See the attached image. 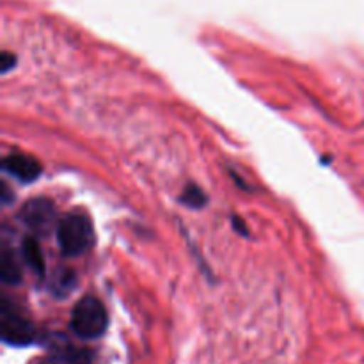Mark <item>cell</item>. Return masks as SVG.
<instances>
[{
  "label": "cell",
  "mask_w": 364,
  "mask_h": 364,
  "mask_svg": "<svg viewBox=\"0 0 364 364\" xmlns=\"http://www.w3.org/2000/svg\"><path fill=\"white\" fill-rule=\"evenodd\" d=\"M0 334L4 343L11 347H27L36 340V327L14 304L4 299L0 306Z\"/></svg>",
  "instance_id": "3957f363"
},
{
  "label": "cell",
  "mask_w": 364,
  "mask_h": 364,
  "mask_svg": "<svg viewBox=\"0 0 364 364\" xmlns=\"http://www.w3.org/2000/svg\"><path fill=\"white\" fill-rule=\"evenodd\" d=\"M181 201L185 203L187 206H191V208H203V206L206 205V194L201 191L199 187H196V185H188L187 188H185L183 196H181Z\"/></svg>",
  "instance_id": "30bf717a"
},
{
  "label": "cell",
  "mask_w": 364,
  "mask_h": 364,
  "mask_svg": "<svg viewBox=\"0 0 364 364\" xmlns=\"http://www.w3.org/2000/svg\"><path fill=\"white\" fill-rule=\"evenodd\" d=\"M20 219L28 230L38 235L50 233L53 228L57 230L59 226L55 205L46 198H36L25 203L23 208L20 210Z\"/></svg>",
  "instance_id": "277c9868"
},
{
  "label": "cell",
  "mask_w": 364,
  "mask_h": 364,
  "mask_svg": "<svg viewBox=\"0 0 364 364\" xmlns=\"http://www.w3.org/2000/svg\"><path fill=\"white\" fill-rule=\"evenodd\" d=\"M0 279L6 284H18L21 281L20 263L14 258L13 251H4L0 258Z\"/></svg>",
  "instance_id": "ba28073f"
},
{
  "label": "cell",
  "mask_w": 364,
  "mask_h": 364,
  "mask_svg": "<svg viewBox=\"0 0 364 364\" xmlns=\"http://www.w3.org/2000/svg\"><path fill=\"white\" fill-rule=\"evenodd\" d=\"M21 258L36 276H43V272H45V258H43V251L34 237L25 238L23 244H21Z\"/></svg>",
  "instance_id": "52a82bcc"
},
{
  "label": "cell",
  "mask_w": 364,
  "mask_h": 364,
  "mask_svg": "<svg viewBox=\"0 0 364 364\" xmlns=\"http://www.w3.org/2000/svg\"><path fill=\"white\" fill-rule=\"evenodd\" d=\"M41 364H91V352L73 345H55Z\"/></svg>",
  "instance_id": "8992f818"
},
{
  "label": "cell",
  "mask_w": 364,
  "mask_h": 364,
  "mask_svg": "<svg viewBox=\"0 0 364 364\" xmlns=\"http://www.w3.org/2000/svg\"><path fill=\"white\" fill-rule=\"evenodd\" d=\"M4 169L16 180L28 183L41 176V164L31 155L25 153H11L9 156L4 159Z\"/></svg>",
  "instance_id": "5b68a950"
},
{
  "label": "cell",
  "mask_w": 364,
  "mask_h": 364,
  "mask_svg": "<svg viewBox=\"0 0 364 364\" xmlns=\"http://www.w3.org/2000/svg\"><path fill=\"white\" fill-rule=\"evenodd\" d=\"M57 242L66 256L85 255L95 244V230L84 213H68L57 226Z\"/></svg>",
  "instance_id": "6da1fadb"
},
{
  "label": "cell",
  "mask_w": 364,
  "mask_h": 364,
  "mask_svg": "<svg viewBox=\"0 0 364 364\" xmlns=\"http://www.w3.org/2000/svg\"><path fill=\"white\" fill-rule=\"evenodd\" d=\"M70 326L82 340H96L103 336L109 326V315L103 302L96 297H82L71 311Z\"/></svg>",
  "instance_id": "7a4b0ae2"
},
{
  "label": "cell",
  "mask_w": 364,
  "mask_h": 364,
  "mask_svg": "<svg viewBox=\"0 0 364 364\" xmlns=\"http://www.w3.org/2000/svg\"><path fill=\"white\" fill-rule=\"evenodd\" d=\"M50 287H52V291L55 295L70 294L75 288V274L70 272V270H60V272L53 276Z\"/></svg>",
  "instance_id": "9c48e42d"
},
{
  "label": "cell",
  "mask_w": 364,
  "mask_h": 364,
  "mask_svg": "<svg viewBox=\"0 0 364 364\" xmlns=\"http://www.w3.org/2000/svg\"><path fill=\"white\" fill-rule=\"evenodd\" d=\"M13 64H14V55H11V53H4L2 55V71H9Z\"/></svg>",
  "instance_id": "8fae6325"
}]
</instances>
